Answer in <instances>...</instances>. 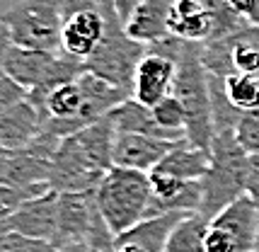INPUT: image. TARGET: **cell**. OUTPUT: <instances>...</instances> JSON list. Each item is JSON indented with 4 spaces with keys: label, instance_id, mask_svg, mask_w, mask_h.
Masks as SVG:
<instances>
[{
    "label": "cell",
    "instance_id": "obj_1",
    "mask_svg": "<svg viewBox=\"0 0 259 252\" xmlns=\"http://www.w3.org/2000/svg\"><path fill=\"white\" fill-rule=\"evenodd\" d=\"M116 126L112 116L82 129L61 141L54 158L51 189L63 192H97L107 172L114 167Z\"/></svg>",
    "mask_w": 259,
    "mask_h": 252
},
{
    "label": "cell",
    "instance_id": "obj_2",
    "mask_svg": "<svg viewBox=\"0 0 259 252\" xmlns=\"http://www.w3.org/2000/svg\"><path fill=\"white\" fill-rule=\"evenodd\" d=\"M249 153L237 141L235 131H221L211 141V162L201 180V208L203 218L218 216L223 208L247 196Z\"/></svg>",
    "mask_w": 259,
    "mask_h": 252
},
{
    "label": "cell",
    "instance_id": "obj_3",
    "mask_svg": "<svg viewBox=\"0 0 259 252\" xmlns=\"http://www.w3.org/2000/svg\"><path fill=\"white\" fill-rule=\"evenodd\" d=\"M203 44L184 41V49L177 61V75L172 95L177 97L187 112V138L194 146L211 150L213 141V109H211V82L208 70L203 66Z\"/></svg>",
    "mask_w": 259,
    "mask_h": 252
},
{
    "label": "cell",
    "instance_id": "obj_4",
    "mask_svg": "<svg viewBox=\"0 0 259 252\" xmlns=\"http://www.w3.org/2000/svg\"><path fill=\"white\" fill-rule=\"evenodd\" d=\"M3 73L17 80L22 88L29 90L34 100H44L51 90L58 85L70 82L85 73V63L66 54H51V51H36V49H24L8 41L3 36Z\"/></svg>",
    "mask_w": 259,
    "mask_h": 252
},
{
    "label": "cell",
    "instance_id": "obj_5",
    "mask_svg": "<svg viewBox=\"0 0 259 252\" xmlns=\"http://www.w3.org/2000/svg\"><path fill=\"white\" fill-rule=\"evenodd\" d=\"M100 5L104 12V36L97 51L85 61V70L131 92L138 63L143 61L148 46L126 34V27L114 8V0H100Z\"/></svg>",
    "mask_w": 259,
    "mask_h": 252
},
{
    "label": "cell",
    "instance_id": "obj_6",
    "mask_svg": "<svg viewBox=\"0 0 259 252\" xmlns=\"http://www.w3.org/2000/svg\"><path fill=\"white\" fill-rule=\"evenodd\" d=\"M150 201H153V184L148 172L126 170L114 165L97 189L102 216L116 235H124L136 223L148 218Z\"/></svg>",
    "mask_w": 259,
    "mask_h": 252
},
{
    "label": "cell",
    "instance_id": "obj_7",
    "mask_svg": "<svg viewBox=\"0 0 259 252\" xmlns=\"http://www.w3.org/2000/svg\"><path fill=\"white\" fill-rule=\"evenodd\" d=\"M63 3L61 0H17L3 15V36L17 46L61 54Z\"/></svg>",
    "mask_w": 259,
    "mask_h": 252
},
{
    "label": "cell",
    "instance_id": "obj_8",
    "mask_svg": "<svg viewBox=\"0 0 259 252\" xmlns=\"http://www.w3.org/2000/svg\"><path fill=\"white\" fill-rule=\"evenodd\" d=\"M182 49H184V41L175 39V36H167L162 41H155V44L148 46L146 56L138 63V70H136L134 78L131 97L136 102L153 109L172 95Z\"/></svg>",
    "mask_w": 259,
    "mask_h": 252
},
{
    "label": "cell",
    "instance_id": "obj_9",
    "mask_svg": "<svg viewBox=\"0 0 259 252\" xmlns=\"http://www.w3.org/2000/svg\"><path fill=\"white\" fill-rule=\"evenodd\" d=\"M63 138L46 134L20 150H0V187H51L54 158Z\"/></svg>",
    "mask_w": 259,
    "mask_h": 252
},
{
    "label": "cell",
    "instance_id": "obj_10",
    "mask_svg": "<svg viewBox=\"0 0 259 252\" xmlns=\"http://www.w3.org/2000/svg\"><path fill=\"white\" fill-rule=\"evenodd\" d=\"M259 238V211L249 196L237 199L208 221V252H254Z\"/></svg>",
    "mask_w": 259,
    "mask_h": 252
},
{
    "label": "cell",
    "instance_id": "obj_11",
    "mask_svg": "<svg viewBox=\"0 0 259 252\" xmlns=\"http://www.w3.org/2000/svg\"><path fill=\"white\" fill-rule=\"evenodd\" d=\"M100 214L97 192H63L58 196V230L51 247L85 242Z\"/></svg>",
    "mask_w": 259,
    "mask_h": 252
},
{
    "label": "cell",
    "instance_id": "obj_12",
    "mask_svg": "<svg viewBox=\"0 0 259 252\" xmlns=\"http://www.w3.org/2000/svg\"><path fill=\"white\" fill-rule=\"evenodd\" d=\"M58 196L61 194L51 189L44 196L15 208L10 216L3 218V230H12V233L54 245L58 230Z\"/></svg>",
    "mask_w": 259,
    "mask_h": 252
},
{
    "label": "cell",
    "instance_id": "obj_13",
    "mask_svg": "<svg viewBox=\"0 0 259 252\" xmlns=\"http://www.w3.org/2000/svg\"><path fill=\"white\" fill-rule=\"evenodd\" d=\"M49 114L32 97L15 104L10 109L0 112V148L3 150H20L34 143L39 136H44Z\"/></svg>",
    "mask_w": 259,
    "mask_h": 252
},
{
    "label": "cell",
    "instance_id": "obj_14",
    "mask_svg": "<svg viewBox=\"0 0 259 252\" xmlns=\"http://www.w3.org/2000/svg\"><path fill=\"white\" fill-rule=\"evenodd\" d=\"M102 36H104L102 5L66 15L63 17V34H61V54L85 63L102 44Z\"/></svg>",
    "mask_w": 259,
    "mask_h": 252
},
{
    "label": "cell",
    "instance_id": "obj_15",
    "mask_svg": "<svg viewBox=\"0 0 259 252\" xmlns=\"http://www.w3.org/2000/svg\"><path fill=\"white\" fill-rule=\"evenodd\" d=\"M150 184H153V201H150V216H162V214H199L201 208V182H187L169 177L165 172H148Z\"/></svg>",
    "mask_w": 259,
    "mask_h": 252
},
{
    "label": "cell",
    "instance_id": "obj_16",
    "mask_svg": "<svg viewBox=\"0 0 259 252\" xmlns=\"http://www.w3.org/2000/svg\"><path fill=\"white\" fill-rule=\"evenodd\" d=\"M177 141H160L143 134H121L116 131L114 141V165L126 170L153 172L167 155Z\"/></svg>",
    "mask_w": 259,
    "mask_h": 252
},
{
    "label": "cell",
    "instance_id": "obj_17",
    "mask_svg": "<svg viewBox=\"0 0 259 252\" xmlns=\"http://www.w3.org/2000/svg\"><path fill=\"white\" fill-rule=\"evenodd\" d=\"M169 36L189 44H206L213 36V17L206 3L175 0L169 10Z\"/></svg>",
    "mask_w": 259,
    "mask_h": 252
},
{
    "label": "cell",
    "instance_id": "obj_18",
    "mask_svg": "<svg viewBox=\"0 0 259 252\" xmlns=\"http://www.w3.org/2000/svg\"><path fill=\"white\" fill-rule=\"evenodd\" d=\"M175 0H143L141 8L124 24L126 34L141 44H155L169 36V10Z\"/></svg>",
    "mask_w": 259,
    "mask_h": 252
},
{
    "label": "cell",
    "instance_id": "obj_19",
    "mask_svg": "<svg viewBox=\"0 0 259 252\" xmlns=\"http://www.w3.org/2000/svg\"><path fill=\"white\" fill-rule=\"evenodd\" d=\"M208 162H211V150H203L194 146L189 138H182L172 146V150L162 158V162L155 170L165 172L169 177H177V180L201 182L203 175L208 172Z\"/></svg>",
    "mask_w": 259,
    "mask_h": 252
},
{
    "label": "cell",
    "instance_id": "obj_20",
    "mask_svg": "<svg viewBox=\"0 0 259 252\" xmlns=\"http://www.w3.org/2000/svg\"><path fill=\"white\" fill-rule=\"evenodd\" d=\"M189 214H162V216H150L143 218L141 223H136L131 230H126L124 235H119V242L124 245H136L146 252H162L167 245L169 235L175 233V228L180 226L182 218H187Z\"/></svg>",
    "mask_w": 259,
    "mask_h": 252
},
{
    "label": "cell",
    "instance_id": "obj_21",
    "mask_svg": "<svg viewBox=\"0 0 259 252\" xmlns=\"http://www.w3.org/2000/svg\"><path fill=\"white\" fill-rule=\"evenodd\" d=\"M109 116H112L116 131H121V134H143V136H153V138H160V141H177L172 134H167L158 124L153 109L146 107V104L136 102L134 97L126 100L124 104H119Z\"/></svg>",
    "mask_w": 259,
    "mask_h": 252
},
{
    "label": "cell",
    "instance_id": "obj_22",
    "mask_svg": "<svg viewBox=\"0 0 259 252\" xmlns=\"http://www.w3.org/2000/svg\"><path fill=\"white\" fill-rule=\"evenodd\" d=\"M206 233H208V218H203L201 214H189L180 221L162 252H208Z\"/></svg>",
    "mask_w": 259,
    "mask_h": 252
},
{
    "label": "cell",
    "instance_id": "obj_23",
    "mask_svg": "<svg viewBox=\"0 0 259 252\" xmlns=\"http://www.w3.org/2000/svg\"><path fill=\"white\" fill-rule=\"evenodd\" d=\"M223 85H226V95L230 104L235 107L237 112L247 114V112H254L259 109V78L257 75H230V78H223Z\"/></svg>",
    "mask_w": 259,
    "mask_h": 252
},
{
    "label": "cell",
    "instance_id": "obj_24",
    "mask_svg": "<svg viewBox=\"0 0 259 252\" xmlns=\"http://www.w3.org/2000/svg\"><path fill=\"white\" fill-rule=\"evenodd\" d=\"M235 136L249 155H259V109L242 114L235 126Z\"/></svg>",
    "mask_w": 259,
    "mask_h": 252
},
{
    "label": "cell",
    "instance_id": "obj_25",
    "mask_svg": "<svg viewBox=\"0 0 259 252\" xmlns=\"http://www.w3.org/2000/svg\"><path fill=\"white\" fill-rule=\"evenodd\" d=\"M0 252H51V245L20 235V233H12V230H3Z\"/></svg>",
    "mask_w": 259,
    "mask_h": 252
},
{
    "label": "cell",
    "instance_id": "obj_26",
    "mask_svg": "<svg viewBox=\"0 0 259 252\" xmlns=\"http://www.w3.org/2000/svg\"><path fill=\"white\" fill-rule=\"evenodd\" d=\"M27 97H29V90H27V88H22L20 82L12 80L10 75H5V73L0 75V112L24 102Z\"/></svg>",
    "mask_w": 259,
    "mask_h": 252
},
{
    "label": "cell",
    "instance_id": "obj_27",
    "mask_svg": "<svg viewBox=\"0 0 259 252\" xmlns=\"http://www.w3.org/2000/svg\"><path fill=\"white\" fill-rule=\"evenodd\" d=\"M247 196L259 211V155H249V177H247Z\"/></svg>",
    "mask_w": 259,
    "mask_h": 252
},
{
    "label": "cell",
    "instance_id": "obj_28",
    "mask_svg": "<svg viewBox=\"0 0 259 252\" xmlns=\"http://www.w3.org/2000/svg\"><path fill=\"white\" fill-rule=\"evenodd\" d=\"M235 3L240 12L247 17V22L259 27V0H235Z\"/></svg>",
    "mask_w": 259,
    "mask_h": 252
},
{
    "label": "cell",
    "instance_id": "obj_29",
    "mask_svg": "<svg viewBox=\"0 0 259 252\" xmlns=\"http://www.w3.org/2000/svg\"><path fill=\"white\" fill-rule=\"evenodd\" d=\"M141 3H143V0H114V8H116V12H119L121 22L126 24L128 20H131V15L141 8Z\"/></svg>",
    "mask_w": 259,
    "mask_h": 252
},
{
    "label": "cell",
    "instance_id": "obj_30",
    "mask_svg": "<svg viewBox=\"0 0 259 252\" xmlns=\"http://www.w3.org/2000/svg\"><path fill=\"white\" fill-rule=\"evenodd\" d=\"M51 252H90L85 242H73V245H63V247H51Z\"/></svg>",
    "mask_w": 259,
    "mask_h": 252
},
{
    "label": "cell",
    "instance_id": "obj_31",
    "mask_svg": "<svg viewBox=\"0 0 259 252\" xmlns=\"http://www.w3.org/2000/svg\"><path fill=\"white\" fill-rule=\"evenodd\" d=\"M116 252H146V250H141V247H136V245H124V242H119V245H116Z\"/></svg>",
    "mask_w": 259,
    "mask_h": 252
},
{
    "label": "cell",
    "instance_id": "obj_32",
    "mask_svg": "<svg viewBox=\"0 0 259 252\" xmlns=\"http://www.w3.org/2000/svg\"><path fill=\"white\" fill-rule=\"evenodd\" d=\"M254 252H259V238H257V250H254Z\"/></svg>",
    "mask_w": 259,
    "mask_h": 252
}]
</instances>
